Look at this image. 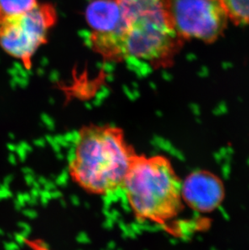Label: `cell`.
<instances>
[{
  "label": "cell",
  "instance_id": "1",
  "mask_svg": "<svg viewBox=\"0 0 249 250\" xmlns=\"http://www.w3.org/2000/svg\"><path fill=\"white\" fill-rule=\"evenodd\" d=\"M116 2L120 8V23L111 32H92V50L106 61L135 59L154 69L172 66L185 42L170 24L164 0Z\"/></svg>",
  "mask_w": 249,
  "mask_h": 250
},
{
  "label": "cell",
  "instance_id": "2",
  "mask_svg": "<svg viewBox=\"0 0 249 250\" xmlns=\"http://www.w3.org/2000/svg\"><path fill=\"white\" fill-rule=\"evenodd\" d=\"M137 156L123 129L90 124L78 132L69 161V174L84 191L108 195L122 189Z\"/></svg>",
  "mask_w": 249,
  "mask_h": 250
},
{
  "label": "cell",
  "instance_id": "3",
  "mask_svg": "<svg viewBox=\"0 0 249 250\" xmlns=\"http://www.w3.org/2000/svg\"><path fill=\"white\" fill-rule=\"evenodd\" d=\"M181 182L166 156L138 155L122 189L138 220L167 225L185 206Z\"/></svg>",
  "mask_w": 249,
  "mask_h": 250
},
{
  "label": "cell",
  "instance_id": "4",
  "mask_svg": "<svg viewBox=\"0 0 249 250\" xmlns=\"http://www.w3.org/2000/svg\"><path fill=\"white\" fill-rule=\"evenodd\" d=\"M164 3L171 26L184 42H215L230 23L222 0H164Z\"/></svg>",
  "mask_w": 249,
  "mask_h": 250
},
{
  "label": "cell",
  "instance_id": "5",
  "mask_svg": "<svg viewBox=\"0 0 249 250\" xmlns=\"http://www.w3.org/2000/svg\"><path fill=\"white\" fill-rule=\"evenodd\" d=\"M57 21L58 12L54 5L38 3L24 14L0 23V46L29 70L33 55L47 42L49 32Z\"/></svg>",
  "mask_w": 249,
  "mask_h": 250
},
{
  "label": "cell",
  "instance_id": "6",
  "mask_svg": "<svg viewBox=\"0 0 249 250\" xmlns=\"http://www.w3.org/2000/svg\"><path fill=\"white\" fill-rule=\"evenodd\" d=\"M181 195L184 204L195 212H214L225 199V185L209 170H195L182 180Z\"/></svg>",
  "mask_w": 249,
  "mask_h": 250
},
{
  "label": "cell",
  "instance_id": "7",
  "mask_svg": "<svg viewBox=\"0 0 249 250\" xmlns=\"http://www.w3.org/2000/svg\"><path fill=\"white\" fill-rule=\"evenodd\" d=\"M85 19L92 32H111L120 23V8L116 0H91L86 7Z\"/></svg>",
  "mask_w": 249,
  "mask_h": 250
},
{
  "label": "cell",
  "instance_id": "8",
  "mask_svg": "<svg viewBox=\"0 0 249 250\" xmlns=\"http://www.w3.org/2000/svg\"><path fill=\"white\" fill-rule=\"evenodd\" d=\"M38 0H0V23L33 9Z\"/></svg>",
  "mask_w": 249,
  "mask_h": 250
},
{
  "label": "cell",
  "instance_id": "9",
  "mask_svg": "<svg viewBox=\"0 0 249 250\" xmlns=\"http://www.w3.org/2000/svg\"><path fill=\"white\" fill-rule=\"evenodd\" d=\"M230 22L238 25L249 24V0H222Z\"/></svg>",
  "mask_w": 249,
  "mask_h": 250
}]
</instances>
